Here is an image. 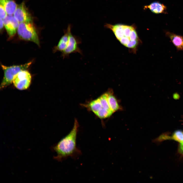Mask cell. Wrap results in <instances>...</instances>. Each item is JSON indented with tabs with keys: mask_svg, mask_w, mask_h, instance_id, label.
Listing matches in <instances>:
<instances>
[{
	"mask_svg": "<svg viewBox=\"0 0 183 183\" xmlns=\"http://www.w3.org/2000/svg\"><path fill=\"white\" fill-rule=\"evenodd\" d=\"M79 125L76 119L74 120L73 127L67 135L62 138L54 147L57 153L55 158L61 161L70 157L81 153L77 148L76 139Z\"/></svg>",
	"mask_w": 183,
	"mask_h": 183,
	"instance_id": "cell-1",
	"label": "cell"
},
{
	"mask_svg": "<svg viewBox=\"0 0 183 183\" xmlns=\"http://www.w3.org/2000/svg\"><path fill=\"white\" fill-rule=\"evenodd\" d=\"M104 26L112 31L116 39L122 45L136 53L141 41L134 26L121 24L112 25L108 24Z\"/></svg>",
	"mask_w": 183,
	"mask_h": 183,
	"instance_id": "cell-2",
	"label": "cell"
},
{
	"mask_svg": "<svg viewBox=\"0 0 183 183\" xmlns=\"http://www.w3.org/2000/svg\"><path fill=\"white\" fill-rule=\"evenodd\" d=\"M32 63L31 62H30L23 65L9 66L2 65L4 76L0 85V89L4 88L11 84L17 74L21 70H26Z\"/></svg>",
	"mask_w": 183,
	"mask_h": 183,
	"instance_id": "cell-3",
	"label": "cell"
},
{
	"mask_svg": "<svg viewBox=\"0 0 183 183\" xmlns=\"http://www.w3.org/2000/svg\"><path fill=\"white\" fill-rule=\"evenodd\" d=\"M17 32L20 38L39 45L38 37L32 22L20 23Z\"/></svg>",
	"mask_w": 183,
	"mask_h": 183,
	"instance_id": "cell-4",
	"label": "cell"
},
{
	"mask_svg": "<svg viewBox=\"0 0 183 183\" xmlns=\"http://www.w3.org/2000/svg\"><path fill=\"white\" fill-rule=\"evenodd\" d=\"M67 28L69 31V39L67 47L62 52L61 56L63 59L69 57V55L72 53L78 52L83 55L82 51L79 47V45L81 43V39L72 34L71 25L69 24Z\"/></svg>",
	"mask_w": 183,
	"mask_h": 183,
	"instance_id": "cell-5",
	"label": "cell"
},
{
	"mask_svg": "<svg viewBox=\"0 0 183 183\" xmlns=\"http://www.w3.org/2000/svg\"><path fill=\"white\" fill-rule=\"evenodd\" d=\"M31 76L26 70L19 72L14 77L13 83L18 89L23 90L27 89L30 85Z\"/></svg>",
	"mask_w": 183,
	"mask_h": 183,
	"instance_id": "cell-6",
	"label": "cell"
},
{
	"mask_svg": "<svg viewBox=\"0 0 183 183\" xmlns=\"http://www.w3.org/2000/svg\"><path fill=\"white\" fill-rule=\"evenodd\" d=\"M13 16L19 23L32 22L30 14L23 2L17 5Z\"/></svg>",
	"mask_w": 183,
	"mask_h": 183,
	"instance_id": "cell-7",
	"label": "cell"
},
{
	"mask_svg": "<svg viewBox=\"0 0 183 183\" xmlns=\"http://www.w3.org/2000/svg\"><path fill=\"white\" fill-rule=\"evenodd\" d=\"M3 20L9 36L10 37L13 36L17 32L19 23L12 15H7Z\"/></svg>",
	"mask_w": 183,
	"mask_h": 183,
	"instance_id": "cell-8",
	"label": "cell"
},
{
	"mask_svg": "<svg viewBox=\"0 0 183 183\" xmlns=\"http://www.w3.org/2000/svg\"><path fill=\"white\" fill-rule=\"evenodd\" d=\"M165 36L170 40L177 51L183 50V36L169 31L165 32Z\"/></svg>",
	"mask_w": 183,
	"mask_h": 183,
	"instance_id": "cell-9",
	"label": "cell"
},
{
	"mask_svg": "<svg viewBox=\"0 0 183 183\" xmlns=\"http://www.w3.org/2000/svg\"><path fill=\"white\" fill-rule=\"evenodd\" d=\"M145 8H149L153 13L158 14L167 13L166 7L163 4L158 2H154L149 5L144 6Z\"/></svg>",
	"mask_w": 183,
	"mask_h": 183,
	"instance_id": "cell-10",
	"label": "cell"
},
{
	"mask_svg": "<svg viewBox=\"0 0 183 183\" xmlns=\"http://www.w3.org/2000/svg\"><path fill=\"white\" fill-rule=\"evenodd\" d=\"M64 34L60 38L58 44L54 48L55 52H63L67 47L69 39V31L68 28L64 30Z\"/></svg>",
	"mask_w": 183,
	"mask_h": 183,
	"instance_id": "cell-11",
	"label": "cell"
},
{
	"mask_svg": "<svg viewBox=\"0 0 183 183\" xmlns=\"http://www.w3.org/2000/svg\"><path fill=\"white\" fill-rule=\"evenodd\" d=\"M0 4L4 7L8 15H13L17 6L13 0H0Z\"/></svg>",
	"mask_w": 183,
	"mask_h": 183,
	"instance_id": "cell-12",
	"label": "cell"
},
{
	"mask_svg": "<svg viewBox=\"0 0 183 183\" xmlns=\"http://www.w3.org/2000/svg\"><path fill=\"white\" fill-rule=\"evenodd\" d=\"M108 102L110 108L114 112L119 109V106L117 99L113 94L110 92L107 93Z\"/></svg>",
	"mask_w": 183,
	"mask_h": 183,
	"instance_id": "cell-13",
	"label": "cell"
},
{
	"mask_svg": "<svg viewBox=\"0 0 183 183\" xmlns=\"http://www.w3.org/2000/svg\"><path fill=\"white\" fill-rule=\"evenodd\" d=\"M86 106L95 114L102 108L99 98L91 101Z\"/></svg>",
	"mask_w": 183,
	"mask_h": 183,
	"instance_id": "cell-14",
	"label": "cell"
},
{
	"mask_svg": "<svg viewBox=\"0 0 183 183\" xmlns=\"http://www.w3.org/2000/svg\"><path fill=\"white\" fill-rule=\"evenodd\" d=\"M102 108L108 111L113 113L111 109L108 101L107 93L103 94L99 97Z\"/></svg>",
	"mask_w": 183,
	"mask_h": 183,
	"instance_id": "cell-15",
	"label": "cell"
},
{
	"mask_svg": "<svg viewBox=\"0 0 183 183\" xmlns=\"http://www.w3.org/2000/svg\"><path fill=\"white\" fill-rule=\"evenodd\" d=\"M113 113L112 112L108 111L102 108L95 114L100 118L102 119L110 117Z\"/></svg>",
	"mask_w": 183,
	"mask_h": 183,
	"instance_id": "cell-16",
	"label": "cell"
},
{
	"mask_svg": "<svg viewBox=\"0 0 183 183\" xmlns=\"http://www.w3.org/2000/svg\"><path fill=\"white\" fill-rule=\"evenodd\" d=\"M172 139L180 143L183 141V132L181 130L176 131L173 133Z\"/></svg>",
	"mask_w": 183,
	"mask_h": 183,
	"instance_id": "cell-17",
	"label": "cell"
},
{
	"mask_svg": "<svg viewBox=\"0 0 183 183\" xmlns=\"http://www.w3.org/2000/svg\"><path fill=\"white\" fill-rule=\"evenodd\" d=\"M0 18L3 19H4L7 15V14L3 6L0 4Z\"/></svg>",
	"mask_w": 183,
	"mask_h": 183,
	"instance_id": "cell-18",
	"label": "cell"
},
{
	"mask_svg": "<svg viewBox=\"0 0 183 183\" xmlns=\"http://www.w3.org/2000/svg\"><path fill=\"white\" fill-rule=\"evenodd\" d=\"M0 29L1 31L3 29L4 27V25L3 21V20L2 19L0 18Z\"/></svg>",
	"mask_w": 183,
	"mask_h": 183,
	"instance_id": "cell-19",
	"label": "cell"
},
{
	"mask_svg": "<svg viewBox=\"0 0 183 183\" xmlns=\"http://www.w3.org/2000/svg\"><path fill=\"white\" fill-rule=\"evenodd\" d=\"M179 149L180 152L183 154V141L180 143Z\"/></svg>",
	"mask_w": 183,
	"mask_h": 183,
	"instance_id": "cell-20",
	"label": "cell"
}]
</instances>
